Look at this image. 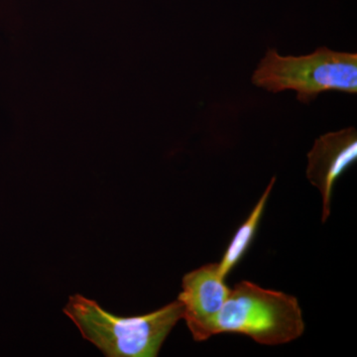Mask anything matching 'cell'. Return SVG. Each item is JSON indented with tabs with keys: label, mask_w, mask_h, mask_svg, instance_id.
Returning <instances> with one entry per match:
<instances>
[{
	"label": "cell",
	"mask_w": 357,
	"mask_h": 357,
	"mask_svg": "<svg viewBox=\"0 0 357 357\" xmlns=\"http://www.w3.org/2000/svg\"><path fill=\"white\" fill-rule=\"evenodd\" d=\"M275 182H276V178H272L269 185H267L266 190L260 197L259 201L255 204V208L251 211L250 215L236 230V234L232 237L222 260L218 263L220 274L225 278H227L229 272L236 266L237 263L241 261V258L245 255L249 246L252 243Z\"/></svg>",
	"instance_id": "obj_6"
},
{
	"label": "cell",
	"mask_w": 357,
	"mask_h": 357,
	"mask_svg": "<svg viewBox=\"0 0 357 357\" xmlns=\"http://www.w3.org/2000/svg\"><path fill=\"white\" fill-rule=\"evenodd\" d=\"M225 280L218 263L192 270L183 278L178 300L183 306V319L197 342L215 335V321L230 291Z\"/></svg>",
	"instance_id": "obj_4"
},
{
	"label": "cell",
	"mask_w": 357,
	"mask_h": 357,
	"mask_svg": "<svg viewBox=\"0 0 357 357\" xmlns=\"http://www.w3.org/2000/svg\"><path fill=\"white\" fill-rule=\"evenodd\" d=\"M64 312L84 340L107 357L158 356L169 333L183 319V306L178 299L149 314L122 318L79 294L70 296Z\"/></svg>",
	"instance_id": "obj_1"
},
{
	"label": "cell",
	"mask_w": 357,
	"mask_h": 357,
	"mask_svg": "<svg viewBox=\"0 0 357 357\" xmlns=\"http://www.w3.org/2000/svg\"><path fill=\"white\" fill-rule=\"evenodd\" d=\"M297 298L241 281L230 289L215 321V333H241L265 345L288 344L304 333Z\"/></svg>",
	"instance_id": "obj_2"
},
{
	"label": "cell",
	"mask_w": 357,
	"mask_h": 357,
	"mask_svg": "<svg viewBox=\"0 0 357 357\" xmlns=\"http://www.w3.org/2000/svg\"><path fill=\"white\" fill-rule=\"evenodd\" d=\"M357 158V131L344 128L319 136L307 153V178L321 192V222L331 215L333 188Z\"/></svg>",
	"instance_id": "obj_5"
},
{
	"label": "cell",
	"mask_w": 357,
	"mask_h": 357,
	"mask_svg": "<svg viewBox=\"0 0 357 357\" xmlns=\"http://www.w3.org/2000/svg\"><path fill=\"white\" fill-rule=\"evenodd\" d=\"M251 81L271 93L295 91L298 100L309 103L326 91L357 93V55L323 47L310 55L283 57L269 49Z\"/></svg>",
	"instance_id": "obj_3"
}]
</instances>
